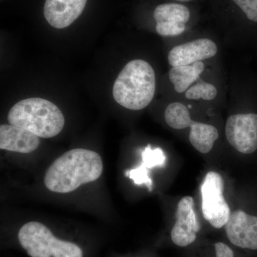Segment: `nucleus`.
<instances>
[{
	"mask_svg": "<svg viewBox=\"0 0 257 257\" xmlns=\"http://www.w3.org/2000/svg\"><path fill=\"white\" fill-rule=\"evenodd\" d=\"M102 171V160L96 152L74 149L54 162L47 170L44 182L51 192L64 194L99 179Z\"/></svg>",
	"mask_w": 257,
	"mask_h": 257,
	"instance_id": "1",
	"label": "nucleus"
},
{
	"mask_svg": "<svg viewBox=\"0 0 257 257\" xmlns=\"http://www.w3.org/2000/svg\"><path fill=\"white\" fill-rule=\"evenodd\" d=\"M156 89V77L145 60L130 61L118 75L113 86L114 100L126 109L141 110L150 104Z\"/></svg>",
	"mask_w": 257,
	"mask_h": 257,
	"instance_id": "2",
	"label": "nucleus"
},
{
	"mask_svg": "<svg viewBox=\"0 0 257 257\" xmlns=\"http://www.w3.org/2000/svg\"><path fill=\"white\" fill-rule=\"evenodd\" d=\"M8 119L10 124L25 128L42 138L57 136L63 130L65 123L58 106L39 97L18 101L10 109Z\"/></svg>",
	"mask_w": 257,
	"mask_h": 257,
	"instance_id": "3",
	"label": "nucleus"
},
{
	"mask_svg": "<svg viewBox=\"0 0 257 257\" xmlns=\"http://www.w3.org/2000/svg\"><path fill=\"white\" fill-rule=\"evenodd\" d=\"M19 241L31 257H83L75 243L57 239L42 223L31 221L22 226Z\"/></svg>",
	"mask_w": 257,
	"mask_h": 257,
	"instance_id": "4",
	"label": "nucleus"
},
{
	"mask_svg": "<svg viewBox=\"0 0 257 257\" xmlns=\"http://www.w3.org/2000/svg\"><path fill=\"white\" fill-rule=\"evenodd\" d=\"M202 209L204 219L216 229L226 224L231 215L229 204L224 197V181L219 173L209 172L201 188Z\"/></svg>",
	"mask_w": 257,
	"mask_h": 257,
	"instance_id": "5",
	"label": "nucleus"
},
{
	"mask_svg": "<svg viewBox=\"0 0 257 257\" xmlns=\"http://www.w3.org/2000/svg\"><path fill=\"white\" fill-rule=\"evenodd\" d=\"M226 140L238 152L248 155L257 150V114L231 115L226 120Z\"/></svg>",
	"mask_w": 257,
	"mask_h": 257,
	"instance_id": "6",
	"label": "nucleus"
},
{
	"mask_svg": "<svg viewBox=\"0 0 257 257\" xmlns=\"http://www.w3.org/2000/svg\"><path fill=\"white\" fill-rule=\"evenodd\" d=\"M175 217V224L171 232L172 241L182 247L188 246L197 239L200 229L192 197L187 196L179 201Z\"/></svg>",
	"mask_w": 257,
	"mask_h": 257,
	"instance_id": "7",
	"label": "nucleus"
},
{
	"mask_svg": "<svg viewBox=\"0 0 257 257\" xmlns=\"http://www.w3.org/2000/svg\"><path fill=\"white\" fill-rule=\"evenodd\" d=\"M228 239L235 246L257 249V216L241 210L234 211L225 224Z\"/></svg>",
	"mask_w": 257,
	"mask_h": 257,
	"instance_id": "8",
	"label": "nucleus"
},
{
	"mask_svg": "<svg viewBox=\"0 0 257 257\" xmlns=\"http://www.w3.org/2000/svg\"><path fill=\"white\" fill-rule=\"evenodd\" d=\"M217 47L209 39H199L176 46L168 55L169 63L172 67L190 65L214 57Z\"/></svg>",
	"mask_w": 257,
	"mask_h": 257,
	"instance_id": "9",
	"label": "nucleus"
},
{
	"mask_svg": "<svg viewBox=\"0 0 257 257\" xmlns=\"http://www.w3.org/2000/svg\"><path fill=\"white\" fill-rule=\"evenodd\" d=\"M87 0H46L44 15L51 26L64 29L82 15Z\"/></svg>",
	"mask_w": 257,
	"mask_h": 257,
	"instance_id": "10",
	"label": "nucleus"
},
{
	"mask_svg": "<svg viewBox=\"0 0 257 257\" xmlns=\"http://www.w3.org/2000/svg\"><path fill=\"white\" fill-rule=\"evenodd\" d=\"M40 138L28 130L12 124L0 126V149L8 151L28 154L40 145Z\"/></svg>",
	"mask_w": 257,
	"mask_h": 257,
	"instance_id": "11",
	"label": "nucleus"
},
{
	"mask_svg": "<svg viewBox=\"0 0 257 257\" xmlns=\"http://www.w3.org/2000/svg\"><path fill=\"white\" fill-rule=\"evenodd\" d=\"M143 162L138 168L126 171L125 175L133 180L138 185H146L152 191V181L149 175V170L154 167H163L165 165L166 157L163 150L160 148L152 149L148 145L142 152Z\"/></svg>",
	"mask_w": 257,
	"mask_h": 257,
	"instance_id": "12",
	"label": "nucleus"
},
{
	"mask_svg": "<svg viewBox=\"0 0 257 257\" xmlns=\"http://www.w3.org/2000/svg\"><path fill=\"white\" fill-rule=\"evenodd\" d=\"M189 142L197 151L207 154L219 138V132L215 126L193 121L190 126Z\"/></svg>",
	"mask_w": 257,
	"mask_h": 257,
	"instance_id": "13",
	"label": "nucleus"
},
{
	"mask_svg": "<svg viewBox=\"0 0 257 257\" xmlns=\"http://www.w3.org/2000/svg\"><path fill=\"white\" fill-rule=\"evenodd\" d=\"M204 69L202 62H197L193 65L179 66L172 67L169 73L171 82L174 84L176 92L183 93L189 86L199 79Z\"/></svg>",
	"mask_w": 257,
	"mask_h": 257,
	"instance_id": "14",
	"label": "nucleus"
},
{
	"mask_svg": "<svg viewBox=\"0 0 257 257\" xmlns=\"http://www.w3.org/2000/svg\"><path fill=\"white\" fill-rule=\"evenodd\" d=\"M157 23L184 24L190 18V12L183 5L168 3L159 5L154 12Z\"/></svg>",
	"mask_w": 257,
	"mask_h": 257,
	"instance_id": "15",
	"label": "nucleus"
},
{
	"mask_svg": "<svg viewBox=\"0 0 257 257\" xmlns=\"http://www.w3.org/2000/svg\"><path fill=\"white\" fill-rule=\"evenodd\" d=\"M165 118L167 124L175 130L189 127L193 121L188 108L179 102L169 104L165 110Z\"/></svg>",
	"mask_w": 257,
	"mask_h": 257,
	"instance_id": "16",
	"label": "nucleus"
},
{
	"mask_svg": "<svg viewBox=\"0 0 257 257\" xmlns=\"http://www.w3.org/2000/svg\"><path fill=\"white\" fill-rule=\"evenodd\" d=\"M217 95V89L213 84L205 82H200L189 88L186 92V97L188 99L212 100Z\"/></svg>",
	"mask_w": 257,
	"mask_h": 257,
	"instance_id": "17",
	"label": "nucleus"
},
{
	"mask_svg": "<svg viewBox=\"0 0 257 257\" xmlns=\"http://www.w3.org/2000/svg\"><path fill=\"white\" fill-rule=\"evenodd\" d=\"M156 30L161 36H177L185 30L184 24L157 23Z\"/></svg>",
	"mask_w": 257,
	"mask_h": 257,
	"instance_id": "18",
	"label": "nucleus"
},
{
	"mask_svg": "<svg viewBox=\"0 0 257 257\" xmlns=\"http://www.w3.org/2000/svg\"><path fill=\"white\" fill-rule=\"evenodd\" d=\"M248 20L257 23V0H233Z\"/></svg>",
	"mask_w": 257,
	"mask_h": 257,
	"instance_id": "19",
	"label": "nucleus"
},
{
	"mask_svg": "<svg viewBox=\"0 0 257 257\" xmlns=\"http://www.w3.org/2000/svg\"><path fill=\"white\" fill-rule=\"evenodd\" d=\"M216 257H234L232 249L223 242H217L214 245Z\"/></svg>",
	"mask_w": 257,
	"mask_h": 257,
	"instance_id": "20",
	"label": "nucleus"
},
{
	"mask_svg": "<svg viewBox=\"0 0 257 257\" xmlns=\"http://www.w3.org/2000/svg\"><path fill=\"white\" fill-rule=\"evenodd\" d=\"M177 1H179V2H191V1H193V0H177Z\"/></svg>",
	"mask_w": 257,
	"mask_h": 257,
	"instance_id": "21",
	"label": "nucleus"
}]
</instances>
